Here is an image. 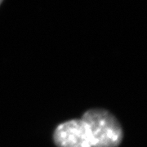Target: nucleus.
I'll return each mask as SVG.
<instances>
[{"label": "nucleus", "instance_id": "1", "mask_svg": "<svg viewBox=\"0 0 147 147\" xmlns=\"http://www.w3.org/2000/svg\"><path fill=\"white\" fill-rule=\"evenodd\" d=\"M82 120L89 130L92 147H119L123 139L119 121L109 110L93 108L87 110Z\"/></svg>", "mask_w": 147, "mask_h": 147}, {"label": "nucleus", "instance_id": "2", "mask_svg": "<svg viewBox=\"0 0 147 147\" xmlns=\"http://www.w3.org/2000/svg\"><path fill=\"white\" fill-rule=\"evenodd\" d=\"M57 147H92L88 126L81 119H73L60 123L53 131Z\"/></svg>", "mask_w": 147, "mask_h": 147}, {"label": "nucleus", "instance_id": "3", "mask_svg": "<svg viewBox=\"0 0 147 147\" xmlns=\"http://www.w3.org/2000/svg\"><path fill=\"white\" fill-rule=\"evenodd\" d=\"M3 0H0V5H1V3H3Z\"/></svg>", "mask_w": 147, "mask_h": 147}]
</instances>
